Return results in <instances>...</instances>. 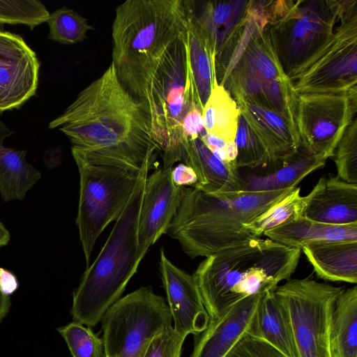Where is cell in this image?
I'll return each mask as SVG.
<instances>
[{
    "label": "cell",
    "instance_id": "cell-8",
    "mask_svg": "<svg viewBox=\"0 0 357 357\" xmlns=\"http://www.w3.org/2000/svg\"><path fill=\"white\" fill-rule=\"evenodd\" d=\"M101 320L105 357H144L153 337L173 327L168 305L151 287L117 300Z\"/></svg>",
    "mask_w": 357,
    "mask_h": 357
},
{
    "label": "cell",
    "instance_id": "cell-12",
    "mask_svg": "<svg viewBox=\"0 0 357 357\" xmlns=\"http://www.w3.org/2000/svg\"><path fill=\"white\" fill-rule=\"evenodd\" d=\"M40 62L19 35L0 30V112L17 109L36 94Z\"/></svg>",
    "mask_w": 357,
    "mask_h": 357
},
{
    "label": "cell",
    "instance_id": "cell-17",
    "mask_svg": "<svg viewBox=\"0 0 357 357\" xmlns=\"http://www.w3.org/2000/svg\"><path fill=\"white\" fill-rule=\"evenodd\" d=\"M303 216L333 225H357V183L321 176L306 195Z\"/></svg>",
    "mask_w": 357,
    "mask_h": 357
},
{
    "label": "cell",
    "instance_id": "cell-34",
    "mask_svg": "<svg viewBox=\"0 0 357 357\" xmlns=\"http://www.w3.org/2000/svg\"><path fill=\"white\" fill-rule=\"evenodd\" d=\"M184 340L173 327L169 328L153 337L144 357H181Z\"/></svg>",
    "mask_w": 357,
    "mask_h": 357
},
{
    "label": "cell",
    "instance_id": "cell-15",
    "mask_svg": "<svg viewBox=\"0 0 357 357\" xmlns=\"http://www.w3.org/2000/svg\"><path fill=\"white\" fill-rule=\"evenodd\" d=\"M248 1L204 2L199 13L191 6V15L215 58L217 77L223 74L243 31Z\"/></svg>",
    "mask_w": 357,
    "mask_h": 357
},
{
    "label": "cell",
    "instance_id": "cell-27",
    "mask_svg": "<svg viewBox=\"0 0 357 357\" xmlns=\"http://www.w3.org/2000/svg\"><path fill=\"white\" fill-rule=\"evenodd\" d=\"M240 110L229 91L214 79L211 93L202 109V119L206 132L226 142L234 141Z\"/></svg>",
    "mask_w": 357,
    "mask_h": 357
},
{
    "label": "cell",
    "instance_id": "cell-29",
    "mask_svg": "<svg viewBox=\"0 0 357 357\" xmlns=\"http://www.w3.org/2000/svg\"><path fill=\"white\" fill-rule=\"evenodd\" d=\"M49 38L63 45H73L87 38V33L93 30L87 20L67 6L50 13L47 20Z\"/></svg>",
    "mask_w": 357,
    "mask_h": 357
},
{
    "label": "cell",
    "instance_id": "cell-32",
    "mask_svg": "<svg viewBox=\"0 0 357 357\" xmlns=\"http://www.w3.org/2000/svg\"><path fill=\"white\" fill-rule=\"evenodd\" d=\"M50 15L40 1L0 0V24H24L33 29L47 22Z\"/></svg>",
    "mask_w": 357,
    "mask_h": 357
},
{
    "label": "cell",
    "instance_id": "cell-16",
    "mask_svg": "<svg viewBox=\"0 0 357 357\" xmlns=\"http://www.w3.org/2000/svg\"><path fill=\"white\" fill-rule=\"evenodd\" d=\"M263 293L240 300L218 318L209 320L205 330L196 335L190 357H227L249 333Z\"/></svg>",
    "mask_w": 357,
    "mask_h": 357
},
{
    "label": "cell",
    "instance_id": "cell-7",
    "mask_svg": "<svg viewBox=\"0 0 357 357\" xmlns=\"http://www.w3.org/2000/svg\"><path fill=\"white\" fill-rule=\"evenodd\" d=\"M73 156L79 173L76 225L87 267L96 241L123 211L144 166L139 168L116 160Z\"/></svg>",
    "mask_w": 357,
    "mask_h": 357
},
{
    "label": "cell",
    "instance_id": "cell-6",
    "mask_svg": "<svg viewBox=\"0 0 357 357\" xmlns=\"http://www.w3.org/2000/svg\"><path fill=\"white\" fill-rule=\"evenodd\" d=\"M353 1H269L267 32L290 79L330 44Z\"/></svg>",
    "mask_w": 357,
    "mask_h": 357
},
{
    "label": "cell",
    "instance_id": "cell-33",
    "mask_svg": "<svg viewBox=\"0 0 357 357\" xmlns=\"http://www.w3.org/2000/svg\"><path fill=\"white\" fill-rule=\"evenodd\" d=\"M337 175L351 183H357V121L355 118L337 144L332 156Z\"/></svg>",
    "mask_w": 357,
    "mask_h": 357
},
{
    "label": "cell",
    "instance_id": "cell-35",
    "mask_svg": "<svg viewBox=\"0 0 357 357\" xmlns=\"http://www.w3.org/2000/svg\"><path fill=\"white\" fill-rule=\"evenodd\" d=\"M227 357H287L268 343L246 335Z\"/></svg>",
    "mask_w": 357,
    "mask_h": 357
},
{
    "label": "cell",
    "instance_id": "cell-10",
    "mask_svg": "<svg viewBox=\"0 0 357 357\" xmlns=\"http://www.w3.org/2000/svg\"><path fill=\"white\" fill-rule=\"evenodd\" d=\"M291 82L297 94L341 93L357 98V0L330 44Z\"/></svg>",
    "mask_w": 357,
    "mask_h": 357
},
{
    "label": "cell",
    "instance_id": "cell-19",
    "mask_svg": "<svg viewBox=\"0 0 357 357\" xmlns=\"http://www.w3.org/2000/svg\"><path fill=\"white\" fill-rule=\"evenodd\" d=\"M183 161L195 171L193 187L206 193L220 195L243 191L244 180L235 165L220 160L200 137L183 143Z\"/></svg>",
    "mask_w": 357,
    "mask_h": 357
},
{
    "label": "cell",
    "instance_id": "cell-28",
    "mask_svg": "<svg viewBox=\"0 0 357 357\" xmlns=\"http://www.w3.org/2000/svg\"><path fill=\"white\" fill-rule=\"evenodd\" d=\"M296 187L282 199L269 207L252 221L243 224L244 228L255 237H261L268 230L303 216L306 195H301Z\"/></svg>",
    "mask_w": 357,
    "mask_h": 357
},
{
    "label": "cell",
    "instance_id": "cell-36",
    "mask_svg": "<svg viewBox=\"0 0 357 357\" xmlns=\"http://www.w3.org/2000/svg\"><path fill=\"white\" fill-rule=\"evenodd\" d=\"M181 130L183 145L184 142L197 139L206 132L202 109L196 102H192L185 112L181 121Z\"/></svg>",
    "mask_w": 357,
    "mask_h": 357
},
{
    "label": "cell",
    "instance_id": "cell-24",
    "mask_svg": "<svg viewBox=\"0 0 357 357\" xmlns=\"http://www.w3.org/2000/svg\"><path fill=\"white\" fill-rule=\"evenodd\" d=\"M13 133L0 121V193L5 202L22 200L39 181L41 174L26 160V151L5 147Z\"/></svg>",
    "mask_w": 357,
    "mask_h": 357
},
{
    "label": "cell",
    "instance_id": "cell-4",
    "mask_svg": "<svg viewBox=\"0 0 357 357\" xmlns=\"http://www.w3.org/2000/svg\"><path fill=\"white\" fill-rule=\"evenodd\" d=\"M294 188L213 195L185 188L167 231L191 258L208 257L258 238L243 224L261 215Z\"/></svg>",
    "mask_w": 357,
    "mask_h": 357
},
{
    "label": "cell",
    "instance_id": "cell-14",
    "mask_svg": "<svg viewBox=\"0 0 357 357\" xmlns=\"http://www.w3.org/2000/svg\"><path fill=\"white\" fill-rule=\"evenodd\" d=\"M159 267L174 331L185 338L199 335L207 327L209 316L195 276L172 264L163 249Z\"/></svg>",
    "mask_w": 357,
    "mask_h": 357
},
{
    "label": "cell",
    "instance_id": "cell-21",
    "mask_svg": "<svg viewBox=\"0 0 357 357\" xmlns=\"http://www.w3.org/2000/svg\"><path fill=\"white\" fill-rule=\"evenodd\" d=\"M301 250L319 278L357 282V241H319L305 245Z\"/></svg>",
    "mask_w": 357,
    "mask_h": 357
},
{
    "label": "cell",
    "instance_id": "cell-1",
    "mask_svg": "<svg viewBox=\"0 0 357 357\" xmlns=\"http://www.w3.org/2000/svg\"><path fill=\"white\" fill-rule=\"evenodd\" d=\"M72 144V154L126 162L142 168L162 152L149 105L121 84L111 63L49 123Z\"/></svg>",
    "mask_w": 357,
    "mask_h": 357
},
{
    "label": "cell",
    "instance_id": "cell-30",
    "mask_svg": "<svg viewBox=\"0 0 357 357\" xmlns=\"http://www.w3.org/2000/svg\"><path fill=\"white\" fill-rule=\"evenodd\" d=\"M234 142L237 149L235 162L237 169H257L269 164L265 147L241 114Z\"/></svg>",
    "mask_w": 357,
    "mask_h": 357
},
{
    "label": "cell",
    "instance_id": "cell-37",
    "mask_svg": "<svg viewBox=\"0 0 357 357\" xmlns=\"http://www.w3.org/2000/svg\"><path fill=\"white\" fill-rule=\"evenodd\" d=\"M172 178L173 182L180 186L194 185L197 182V177L193 169L183 163L172 168Z\"/></svg>",
    "mask_w": 357,
    "mask_h": 357
},
{
    "label": "cell",
    "instance_id": "cell-13",
    "mask_svg": "<svg viewBox=\"0 0 357 357\" xmlns=\"http://www.w3.org/2000/svg\"><path fill=\"white\" fill-rule=\"evenodd\" d=\"M172 170L157 169L146 178L137 231L138 248L142 252H146L167 233L181 205L186 187L173 182Z\"/></svg>",
    "mask_w": 357,
    "mask_h": 357
},
{
    "label": "cell",
    "instance_id": "cell-20",
    "mask_svg": "<svg viewBox=\"0 0 357 357\" xmlns=\"http://www.w3.org/2000/svg\"><path fill=\"white\" fill-rule=\"evenodd\" d=\"M326 160L300 147L296 154L282 162L260 168L264 171H255L246 176H242L243 191L270 192L296 188L307 175L323 167Z\"/></svg>",
    "mask_w": 357,
    "mask_h": 357
},
{
    "label": "cell",
    "instance_id": "cell-5",
    "mask_svg": "<svg viewBox=\"0 0 357 357\" xmlns=\"http://www.w3.org/2000/svg\"><path fill=\"white\" fill-rule=\"evenodd\" d=\"M151 162L142 167L135 188L98 255L86 267L74 291L70 313L73 321L95 327L123 294L146 252L139 250V212Z\"/></svg>",
    "mask_w": 357,
    "mask_h": 357
},
{
    "label": "cell",
    "instance_id": "cell-39",
    "mask_svg": "<svg viewBox=\"0 0 357 357\" xmlns=\"http://www.w3.org/2000/svg\"><path fill=\"white\" fill-rule=\"evenodd\" d=\"M11 305L10 297L0 291V323L8 314Z\"/></svg>",
    "mask_w": 357,
    "mask_h": 357
},
{
    "label": "cell",
    "instance_id": "cell-3",
    "mask_svg": "<svg viewBox=\"0 0 357 357\" xmlns=\"http://www.w3.org/2000/svg\"><path fill=\"white\" fill-rule=\"evenodd\" d=\"M301 254V249L258 237L206 257L193 275L209 320L240 300L274 290L289 280Z\"/></svg>",
    "mask_w": 357,
    "mask_h": 357
},
{
    "label": "cell",
    "instance_id": "cell-23",
    "mask_svg": "<svg viewBox=\"0 0 357 357\" xmlns=\"http://www.w3.org/2000/svg\"><path fill=\"white\" fill-rule=\"evenodd\" d=\"M263 235L287 247L301 250L306 244L319 241H357V225H333L302 216L268 230Z\"/></svg>",
    "mask_w": 357,
    "mask_h": 357
},
{
    "label": "cell",
    "instance_id": "cell-38",
    "mask_svg": "<svg viewBox=\"0 0 357 357\" xmlns=\"http://www.w3.org/2000/svg\"><path fill=\"white\" fill-rule=\"evenodd\" d=\"M19 287L16 275L10 271L0 268V291L6 296H10Z\"/></svg>",
    "mask_w": 357,
    "mask_h": 357
},
{
    "label": "cell",
    "instance_id": "cell-2",
    "mask_svg": "<svg viewBox=\"0 0 357 357\" xmlns=\"http://www.w3.org/2000/svg\"><path fill=\"white\" fill-rule=\"evenodd\" d=\"M190 18V1L183 0H127L116 8L112 63L122 86L149 105L152 121L162 79L183 47Z\"/></svg>",
    "mask_w": 357,
    "mask_h": 357
},
{
    "label": "cell",
    "instance_id": "cell-40",
    "mask_svg": "<svg viewBox=\"0 0 357 357\" xmlns=\"http://www.w3.org/2000/svg\"><path fill=\"white\" fill-rule=\"evenodd\" d=\"M10 235L4 225L0 221V248L6 245L10 241Z\"/></svg>",
    "mask_w": 357,
    "mask_h": 357
},
{
    "label": "cell",
    "instance_id": "cell-11",
    "mask_svg": "<svg viewBox=\"0 0 357 357\" xmlns=\"http://www.w3.org/2000/svg\"><path fill=\"white\" fill-rule=\"evenodd\" d=\"M356 111L357 98L348 94H297L295 123L301 147L326 160L332 158Z\"/></svg>",
    "mask_w": 357,
    "mask_h": 357
},
{
    "label": "cell",
    "instance_id": "cell-26",
    "mask_svg": "<svg viewBox=\"0 0 357 357\" xmlns=\"http://www.w3.org/2000/svg\"><path fill=\"white\" fill-rule=\"evenodd\" d=\"M187 57L197 103L202 109L216 77L215 58L191 15L188 29Z\"/></svg>",
    "mask_w": 357,
    "mask_h": 357
},
{
    "label": "cell",
    "instance_id": "cell-22",
    "mask_svg": "<svg viewBox=\"0 0 357 357\" xmlns=\"http://www.w3.org/2000/svg\"><path fill=\"white\" fill-rule=\"evenodd\" d=\"M248 335L268 343L287 357H298L288 313L273 290L262 294Z\"/></svg>",
    "mask_w": 357,
    "mask_h": 357
},
{
    "label": "cell",
    "instance_id": "cell-25",
    "mask_svg": "<svg viewBox=\"0 0 357 357\" xmlns=\"http://www.w3.org/2000/svg\"><path fill=\"white\" fill-rule=\"evenodd\" d=\"M330 357H357V287L344 289L337 298L331 317Z\"/></svg>",
    "mask_w": 357,
    "mask_h": 357
},
{
    "label": "cell",
    "instance_id": "cell-31",
    "mask_svg": "<svg viewBox=\"0 0 357 357\" xmlns=\"http://www.w3.org/2000/svg\"><path fill=\"white\" fill-rule=\"evenodd\" d=\"M73 357H105L103 341L90 327L71 322L57 328Z\"/></svg>",
    "mask_w": 357,
    "mask_h": 357
},
{
    "label": "cell",
    "instance_id": "cell-9",
    "mask_svg": "<svg viewBox=\"0 0 357 357\" xmlns=\"http://www.w3.org/2000/svg\"><path fill=\"white\" fill-rule=\"evenodd\" d=\"M343 290L310 277L289 279L273 290L288 313L298 357H330L331 317Z\"/></svg>",
    "mask_w": 357,
    "mask_h": 357
},
{
    "label": "cell",
    "instance_id": "cell-18",
    "mask_svg": "<svg viewBox=\"0 0 357 357\" xmlns=\"http://www.w3.org/2000/svg\"><path fill=\"white\" fill-rule=\"evenodd\" d=\"M237 105L241 115L265 147L268 165L282 162L298 151L301 143L294 123L255 103L241 102Z\"/></svg>",
    "mask_w": 357,
    "mask_h": 357
}]
</instances>
